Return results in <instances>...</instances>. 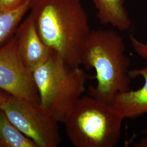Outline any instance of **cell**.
Here are the masks:
<instances>
[{"label":"cell","mask_w":147,"mask_h":147,"mask_svg":"<svg viewBox=\"0 0 147 147\" xmlns=\"http://www.w3.org/2000/svg\"><path fill=\"white\" fill-rule=\"evenodd\" d=\"M129 39L133 49L137 54L147 61V44L141 42L132 34L130 35Z\"/></svg>","instance_id":"cell-12"},{"label":"cell","mask_w":147,"mask_h":147,"mask_svg":"<svg viewBox=\"0 0 147 147\" xmlns=\"http://www.w3.org/2000/svg\"><path fill=\"white\" fill-rule=\"evenodd\" d=\"M7 96H8L7 95L0 92V106L3 102V101L5 100V99L7 98Z\"/></svg>","instance_id":"cell-15"},{"label":"cell","mask_w":147,"mask_h":147,"mask_svg":"<svg viewBox=\"0 0 147 147\" xmlns=\"http://www.w3.org/2000/svg\"><path fill=\"white\" fill-rule=\"evenodd\" d=\"M0 147H1V144H0Z\"/></svg>","instance_id":"cell-16"},{"label":"cell","mask_w":147,"mask_h":147,"mask_svg":"<svg viewBox=\"0 0 147 147\" xmlns=\"http://www.w3.org/2000/svg\"><path fill=\"white\" fill-rule=\"evenodd\" d=\"M0 144L1 147H37L0 110Z\"/></svg>","instance_id":"cell-11"},{"label":"cell","mask_w":147,"mask_h":147,"mask_svg":"<svg viewBox=\"0 0 147 147\" xmlns=\"http://www.w3.org/2000/svg\"><path fill=\"white\" fill-rule=\"evenodd\" d=\"M131 78L142 76L144 84L135 90H129L117 95L111 106L123 118H134L147 113V67L130 70Z\"/></svg>","instance_id":"cell-8"},{"label":"cell","mask_w":147,"mask_h":147,"mask_svg":"<svg viewBox=\"0 0 147 147\" xmlns=\"http://www.w3.org/2000/svg\"><path fill=\"white\" fill-rule=\"evenodd\" d=\"M0 89L32 104H39L36 85L18 50L14 36L0 47Z\"/></svg>","instance_id":"cell-6"},{"label":"cell","mask_w":147,"mask_h":147,"mask_svg":"<svg viewBox=\"0 0 147 147\" xmlns=\"http://www.w3.org/2000/svg\"><path fill=\"white\" fill-rule=\"evenodd\" d=\"M25 0H0V11L11 9L20 5Z\"/></svg>","instance_id":"cell-13"},{"label":"cell","mask_w":147,"mask_h":147,"mask_svg":"<svg viewBox=\"0 0 147 147\" xmlns=\"http://www.w3.org/2000/svg\"><path fill=\"white\" fill-rule=\"evenodd\" d=\"M97 9L96 16L102 25H110L120 31H126L131 26L129 11L124 0H92Z\"/></svg>","instance_id":"cell-9"},{"label":"cell","mask_w":147,"mask_h":147,"mask_svg":"<svg viewBox=\"0 0 147 147\" xmlns=\"http://www.w3.org/2000/svg\"><path fill=\"white\" fill-rule=\"evenodd\" d=\"M30 11L42 42L70 65H81L92 31L81 0H32Z\"/></svg>","instance_id":"cell-1"},{"label":"cell","mask_w":147,"mask_h":147,"mask_svg":"<svg viewBox=\"0 0 147 147\" xmlns=\"http://www.w3.org/2000/svg\"><path fill=\"white\" fill-rule=\"evenodd\" d=\"M32 73L39 105L58 123H63L86 90V74L80 66L70 65L54 51Z\"/></svg>","instance_id":"cell-3"},{"label":"cell","mask_w":147,"mask_h":147,"mask_svg":"<svg viewBox=\"0 0 147 147\" xmlns=\"http://www.w3.org/2000/svg\"><path fill=\"white\" fill-rule=\"evenodd\" d=\"M14 37L20 58L31 72L46 62L53 52L41 39L30 14L21 22Z\"/></svg>","instance_id":"cell-7"},{"label":"cell","mask_w":147,"mask_h":147,"mask_svg":"<svg viewBox=\"0 0 147 147\" xmlns=\"http://www.w3.org/2000/svg\"><path fill=\"white\" fill-rule=\"evenodd\" d=\"M32 0H25L20 5L0 11V47L13 37L27 13L30 11Z\"/></svg>","instance_id":"cell-10"},{"label":"cell","mask_w":147,"mask_h":147,"mask_svg":"<svg viewBox=\"0 0 147 147\" xmlns=\"http://www.w3.org/2000/svg\"><path fill=\"white\" fill-rule=\"evenodd\" d=\"M134 147H147V137L143 138L139 141V142L135 144Z\"/></svg>","instance_id":"cell-14"},{"label":"cell","mask_w":147,"mask_h":147,"mask_svg":"<svg viewBox=\"0 0 147 147\" xmlns=\"http://www.w3.org/2000/svg\"><path fill=\"white\" fill-rule=\"evenodd\" d=\"M0 110L37 147H57L62 141L58 121L39 105L8 95Z\"/></svg>","instance_id":"cell-5"},{"label":"cell","mask_w":147,"mask_h":147,"mask_svg":"<svg viewBox=\"0 0 147 147\" xmlns=\"http://www.w3.org/2000/svg\"><path fill=\"white\" fill-rule=\"evenodd\" d=\"M124 119L110 104L82 96L63 123L70 142L76 147H115Z\"/></svg>","instance_id":"cell-4"},{"label":"cell","mask_w":147,"mask_h":147,"mask_svg":"<svg viewBox=\"0 0 147 147\" xmlns=\"http://www.w3.org/2000/svg\"><path fill=\"white\" fill-rule=\"evenodd\" d=\"M122 37L111 30L92 31L81 58L86 69H94L97 84L88 87L89 95L110 104L117 95L129 90L130 59Z\"/></svg>","instance_id":"cell-2"}]
</instances>
